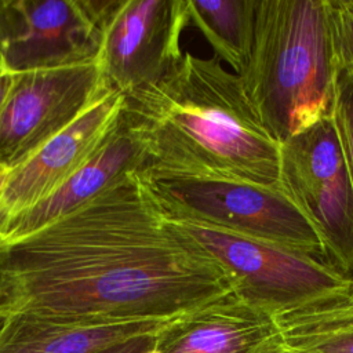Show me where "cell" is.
I'll return each mask as SVG.
<instances>
[{"instance_id": "10", "label": "cell", "mask_w": 353, "mask_h": 353, "mask_svg": "<svg viewBox=\"0 0 353 353\" xmlns=\"http://www.w3.org/2000/svg\"><path fill=\"white\" fill-rule=\"evenodd\" d=\"M124 95L108 90L69 127L11 170L0 192V237L21 214L54 194L105 143L117 127Z\"/></svg>"}, {"instance_id": "16", "label": "cell", "mask_w": 353, "mask_h": 353, "mask_svg": "<svg viewBox=\"0 0 353 353\" xmlns=\"http://www.w3.org/2000/svg\"><path fill=\"white\" fill-rule=\"evenodd\" d=\"M332 58L336 73L353 68V0H327Z\"/></svg>"}, {"instance_id": "13", "label": "cell", "mask_w": 353, "mask_h": 353, "mask_svg": "<svg viewBox=\"0 0 353 353\" xmlns=\"http://www.w3.org/2000/svg\"><path fill=\"white\" fill-rule=\"evenodd\" d=\"M145 154L121 117L99 150L54 194L21 214L6 228L0 241L29 236L55 219L74 211L125 175L143 171Z\"/></svg>"}, {"instance_id": "15", "label": "cell", "mask_w": 353, "mask_h": 353, "mask_svg": "<svg viewBox=\"0 0 353 353\" xmlns=\"http://www.w3.org/2000/svg\"><path fill=\"white\" fill-rule=\"evenodd\" d=\"M256 0H188L189 25H193L237 74L252 44Z\"/></svg>"}, {"instance_id": "12", "label": "cell", "mask_w": 353, "mask_h": 353, "mask_svg": "<svg viewBox=\"0 0 353 353\" xmlns=\"http://www.w3.org/2000/svg\"><path fill=\"white\" fill-rule=\"evenodd\" d=\"M176 317L131 320L17 313L6 317L0 353H99L134 338L154 335Z\"/></svg>"}, {"instance_id": "1", "label": "cell", "mask_w": 353, "mask_h": 353, "mask_svg": "<svg viewBox=\"0 0 353 353\" xmlns=\"http://www.w3.org/2000/svg\"><path fill=\"white\" fill-rule=\"evenodd\" d=\"M234 292L163 212L141 171L18 240L0 241V316L171 319Z\"/></svg>"}, {"instance_id": "4", "label": "cell", "mask_w": 353, "mask_h": 353, "mask_svg": "<svg viewBox=\"0 0 353 353\" xmlns=\"http://www.w3.org/2000/svg\"><path fill=\"white\" fill-rule=\"evenodd\" d=\"M157 203L174 226L229 272L237 296L273 317L350 296L353 281L327 259L252 239Z\"/></svg>"}, {"instance_id": "9", "label": "cell", "mask_w": 353, "mask_h": 353, "mask_svg": "<svg viewBox=\"0 0 353 353\" xmlns=\"http://www.w3.org/2000/svg\"><path fill=\"white\" fill-rule=\"evenodd\" d=\"M101 40L87 0H0V63L10 74L98 59Z\"/></svg>"}, {"instance_id": "2", "label": "cell", "mask_w": 353, "mask_h": 353, "mask_svg": "<svg viewBox=\"0 0 353 353\" xmlns=\"http://www.w3.org/2000/svg\"><path fill=\"white\" fill-rule=\"evenodd\" d=\"M121 120L149 176L279 181L280 143L262 125L236 73L183 52L157 83L124 95Z\"/></svg>"}, {"instance_id": "23", "label": "cell", "mask_w": 353, "mask_h": 353, "mask_svg": "<svg viewBox=\"0 0 353 353\" xmlns=\"http://www.w3.org/2000/svg\"><path fill=\"white\" fill-rule=\"evenodd\" d=\"M349 299H352V301H353V285H352V292H350V296H349Z\"/></svg>"}, {"instance_id": "20", "label": "cell", "mask_w": 353, "mask_h": 353, "mask_svg": "<svg viewBox=\"0 0 353 353\" xmlns=\"http://www.w3.org/2000/svg\"><path fill=\"white\" fill-rule=\"evenodd\" d=\"M10 172H11L10 168H7V167L0 164V192H1V189H3V186L6 183V181H7L8 175H10Z\"/></svg>"}, {"instance_id": "11", "label": "cell", "mask_w": 353, "mask_h": 353, "mask_svg": "<svg viewBox=\"0 0 353 353\" xmlns=\"http://www.w3.org/2000/svg\"><path fill=\"white\" fill-rule=\"evenodd\" d=\"M281 346L276 319L230 292L172 320L149 353H269Z\"/></svg>"}, {"instance_id": "24", "label": "cell", "mask_w": 353, "mask_h": 353, "mask_svg": "<svg viewBox=\"0 0 353 353\" xmlns=\"http://www.w3.org/2000/svg\"><path fill=\"white\" fill-rule=\"evenodd\" d=\"M0 72H3V69H1V63H0Z\"/></svg>"}, {"instance_id": "8", "label": "cell", "mask_w": 353, "mask_h": 353, "mask_svg": "<svg viewBox=\"0 0 353 353\" xmlns=\"http://www.w3.org/2000/svg\"><path fill=\"white\" fill-rule=\"evenodd\" d=\"M188 0H120L102 26V81L128 95L163 79L182 58Z\"/></svg>"}, {"instance_id": "21", "label": "cell", "mask_w": 353, "mask_h": 353, "mask_svg": "<svg viewBox=\"0 0 353 353\" xmlns=\"http://www.w3.org/2000/svg\"><path fill=\"white\" fill-rule=\"evenodd\" d=\"M269 353H299V352H295V350H291V349H288V347H284V345H283L281 347L274 349V350H272V352H269Z\"/></svg>"}, {"instance_id": "18", "label": "cell", "mask_w": 353, "mask_h": 353, "mask_svg": "<svg viewBox=\"0 0 353 353\" xmlns=\"http://www.w3.org/2000/svg\"><path fill=\"white\" fill-rule=\"evenodd\" d=\"M154 335H145V336L134 338L131 341H127L120 345H114L109 349H105L99 353H149V350L153 345Z\"/></svg>"}, {"instance_id": "5", "label": "cell", "mask_w": 353, "mask_h": 353, "mask_svg": "<svg viewBox=\"0 0 353 353\" xmlns=\"http://www.w3.org/2000/svg\"><path fill=\"white\" fill-rule=\"evenodd\" d=\"M277 183L317 233L330 265L353 281V181L332 116L280 143Z\"/></svg>"}, {"instance_id": "22", "label": "cell", "mask_w": 353, "mask_h": 353, "mask_svg": "<svg viewBox=\"0 0 353 353\" xmlns=\"http://www.w3.org/2000/svg\"><path fill=\"white\" fill-rule=\"evenodd\" d=\"M4 323H6V317H3V316H0V331H1V328H3V325H4Z\"/></svg>"}, {"instance_id": "3", "label": "cell", "mask_w": 353, "mask_h": 353, "mask_svg": "<svg viewBox=\"0 0 353 353\" xmlns=\"http://www.w3.org/2000/svg\"><path fill=\"white\" fill-rule=\"evenodd\" d=\"M336 74L327 0H256L251 51L237 76L273 139L332 116Z\"/></svg>"}, {"instance_id": "7", "label": "cell", "mask_w": 353, "mask_h": 353, "mask_svg": "<svg viewBox=\"0 0 353 353\" xmlns=\"http://www.w3.org/2000/svg\"><path fill=\"white\" fill-rule=\"evenodd\" d=\"M108 90L98 59L11 74L0 103V164L18 167Z\"/></svg>"}, {"instance_id": "6", "label": "cell", "mask_w": 353, "mask_h": 353, "mask_svg": "<svg viewBox=\"0 0 353 353\" xmlns=\"http://www.w3.org/2000/svg\"><path fill=\"white\" fill-rule=\"evenodd\" d=\"M142 175L154 197L167 207L252 239L327 259L317 233L279 183L262 186Z\"/></svg>"}, {"instance_id": "19", "label": "cell", "mask_w": 353, "mask_h": 353, "mask_svg": "<svg viewBox=\"0 0 353 353\" xmlns=\"http://www.w3.org/2000/svg\"><path fill=\"white\" fill-rule=\"evenodd\" d=\"M10 81H11V74L7 73V72H0V103L8 90V85H10Z\"/></svg>"}, {"instance_id": "14", "label": "cell", "mask_w": 353, "mask_h": 353, "mask_svg": "<svg viewBox=\"0 0 353 353\" xmlns=\"http://www.w3.org/2000/svg\"><path fill=\"white\" fill-rule=\"evenodd\" d=\"M274 319L284 347L299 353H353V301L349 296Z\"/></svg>"}, {"instance_id": "17", "label": "cell", "mask_w": 353, "mask_h": 353, "mask_svg": "<svg viewBox=\"0 0 353 353\" xmlns=\"http://www.w3.org/2000/svg\"><path fill=\"white\" fill-rule=\"evenodd\" d=\"M332 119L353 181V68L336 74Z\"/></svg>"}]
</instances>
